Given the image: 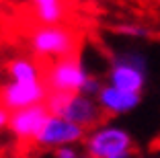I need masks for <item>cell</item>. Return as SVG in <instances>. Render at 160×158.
<instances>
[{"label":"cell","instance_id":"ba28073f","mask_svg":"<svg viewBox=\"0 0 160 158\" xmlns=\"http://www.w3.org/2000/svg\"><path fill=\"white\" fill-rule=\"evenodd\" d=\"M60 117L72 121V123H76L80 127H84L86 131H90L94 127L103 125V119L107 115L103 113L101 105L97 103V99L84 97V94H72L68 99L66 107H64Z\"/></svg>","mask_w":160,"mask_h":158},{"label":"cell","instance_id":"9a60e30c","mask_svg":"<svg viewBox=\"0 0 160 158\" xmlns=\"http://www.w3.org/2000/svg\"><path fill=\"white\" fill-rule=\"evenodd\" d=\"M82 158H90V156H86V154H84V156H82Z\"/></svg>","mask_w":160,"mask_h":158},{"label":"cell","instance_id":"30bf717a","mask_svg":"<svg viewBox=\"0 0 160 158\" xmlns=\"http://www.w3.org/2000/svg\"><path fill=\"white\" fill-rule=\"evenodd\" d=\"M8 82H21V84H35L43 82V64L39 60L31 58H12L6 64Z\"/></svg>","mask_w":160,"mask_h":158},{"label":"cell","instance_id":"8fae6325","mask_svg":"<svg viewBox=\"0 0 160 158\" xmlns=\"http://www.w3.org/2000/svg\"><path fill=\"white\" fill-rule=\"evenodd\" d=\"M37 25H64L68 17L66 0H29Z\"/></svg>","mask_w":160,"mask_h":158},{"label":"cell","instance_id":"7c38bea8","mask_svg":"<svg viewBox=\"0 0 160 158\" xmlns=\"http://www.w3.org/2000/svg\"><path fill=\"white\" fill-rule=\"evenodd\" d=\"M115 33H119V35H125V37H146V29L140 27V25H117L115 27Z\"/></svg>","mask_w":160,"mask_h":158},{"label":"cell","instance_id":"277c9868","mask_svg":"<svg viewBox=\"0 0 160 158\" xmlns=\"http://www.w3.org/2000/svg\"><path fill=\"white\" fill-rule=\"evenodd\" d=\"M107 84L127 93L142 94L146 86V58L136 51H125L113 58L107 72Z\"/></svg>","mask_w":160,"mask_h":158},{"label":"cell","instance_id":"7a4b0ae2","mask_svg":"<svg viewBox=\"0 0 160 158\" xmlns=\"http://www.w3.org/2000/svg\"><path fill=\"white\" fill-rule=\"evenodd\" d=\"M82 148L90 158H133L136 142L125 127L109 123L90 130Z\"/></svg>","mask_w":160,"mask_h":158},{"label":"cell","instance_id":"8992f818","mask_svg":"<svg viewBox=\"0 0 160 158\" xmlns=\"http://www.w3.org/2000/svg\"><path fill=\"white\" fill-rule=\"evenodd\" d=\"M49 117L52 115L47 111L45 103H41V105H35V107H27V109L10 113L6 127L12 134V138L19 140L21 144H33Z\"/></svg>","mask_w":160,"mask_h":158},{"label":"cell","instance_id":"6da1fadb","mask_svg":"<svg viewBox=\"0 0 160 158\" xmlns=\"http://www.w3.org/2000/svg\"><path fill=\"white\" fill-rule=\"evenodd\" d=\"M80 35L68 25H35L29 33V49L43 64L78 56Z\"/></svg>","mask_w":160,"mask_h":158},{"label":"cell","instance_id":"5bb4252c","mask_svg":"<svg viewBox=\"0 0 160 158\" xmlns=\"http://www.w3.org/2000/svg\"><path fill=\"white\" fill-rule=\"evenodd\" d=\"M8 115H10L8 111H4V109L0 107V130H2V127H6V125H8Z\"/></svg>","mask_w":160,"mask_h":158},{"label":"cell","instance_id":"52a82bcc","mask_svg":"<svg viewBox=\"0 0 160 158\" xmlns=\"http://www.w3.org/2000/svg\"><path fill=\"white\" fill-rule=\"evenodd\" d=\"M45 99H47V86L43 82L35 84L6 82L0 89V107L8 113L41 105V103H45Z\"/></svg>","mask_w":160,"mask_h":158},{"label":"cell","instance_id":"9c48e42d","mask_svg":"<svg viewBox=\"0 0 160 158\" xmlns=\"http://www.w3.org/2000/svg\"><path fill=\"white\" fill-rule=\"evenodd\" d=\"M97 103L101 105L105 115H123L140 107L142 94L115 89L111 84H103V89L97 94Z\"/></svg>","mask_w":160,"mask_h":158},{"label":"cell","instance_id":"3957f363","mask_svg":"<svg viewBox=\"0 0 160 158\" xmlns=\"http://www.w3.org/2000/svg\"><path fill=\"white\" fill-rule=\"evenodd\" d=\"M90 78H92V74L84 68L78 56L43 64V84L47 86V93L82 94Z\"/></svg>","mask_w":160,"mask_h":158},{"label":"cell","instance_id":"5b68a950","mask_svg":"<svg viewBox=\"0 0 160 158\" xmlns=\"http://www.w3.org/2000/svg\"><path fill=\"white\" fill-rule=\"evenodd\" d=\"M88 131L84 127L76 125L72 121L64 119V117L52 115L47 119V123L43 125V130L39 131V135L35 138L33 146L37 148H47V150H58L62 146H78L84 144Z\"/></svg>","mask_w":160,"mask_h":158},{"label":"cell","instance_id":"4fadbf2b","mask_svg":"<svg viewBox=\"0 0 160 158\" xmlns=\"http://www.w3.org/2000/svg\"><path fill=\"white\" fill-rule=\"evenodd\" d=\"M53 158H82L78 146H62V148L53 150Z\"/></svg>","mask_w":160,"mask_h":158}]
</instances>
